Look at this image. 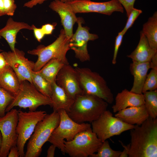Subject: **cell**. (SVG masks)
I'll return each instance as SVG.
<instances>
[{"mask_svg":"<svg viewBox=\"0 0 157 157\" xmlns=\"http://www.w3.org/2000/svg\"><path fill=\"white\" fill-rule=\"evenodd\" d=\"M129 157H157V119L150 117L130 130Z\"/></svg>","mask_w":157,"mask_h":157,"instance_id":"obj_1","label":"cell"},{"mask_svg":"<svg viewBox=\"0 0 157 157\" xmlns=\"http://www.w3.org/2000/svg\"><path fill=\"white\" fill-rule=\"evenodd\" d=\"M108 106V103L102 99L92 94L83 93L76 97L67 114L78 123H92L107 110Z\"/></svg>","mask_w":157,"mask_h":157,"instance_id":"obj_2","label":"cell"},{"mask_svg":"<svg viewBox=\"0 0 157 157\" xmlns=\"http://www.w3.org/2000/svg\"><path fill=\"white\" fill-rule=\"evenodd\" d=\"M60 122L59 113L54 111L47 114L42 120L38 122L29 139L24 157H39L41 154L43 146L48 141Z\"/></svg>","mask_w":157,"mask_h":157,"instance_id":"obj_3","label":"cell"},{"mask_svg":"<svg viewBox=\"0 0 157 157\" xmlns=\"http://www.w3.org/2000/svg\"><path fill=\"white\" fill-rule=\"evenodd\" d=\"M69 49V40L64 29H62L58 37L50 44L47 46L40 44L36 48L28 51V54L38 56L33 71L35 72L39 71L48 61L53 59H57L69 64L66 55Z\"/></svg>","mask_w":157,"mask_h":157,"instance_id":"obj_4","label":"cell"},{"mask_svg":"<svg viewBox=\"0 0 157 157\" xmlns=\"http://www.w3.org/2000/svg\"><path fill=\"white\" fill-rule=\"evenodd\" d=\"M78 80L83 93L92 94L112 104L113 94L104 79L98 73L85 67H76Z\"/></svg>","mask_w":157,"mask_h":157,"instance_id":"obj_5","label":"cell"},{"mask_svg":"<svg viewBox=\"0 0 157 157\" xmlns=\"http://www.w3.org/2000/svg\"><path fill=\"white\" fill-rule=\"evenodd\" d=\"M52 105L51 98L41 93L33 85L26 80L21 83L18 91L6 109V112L16 106L35 111L40 106L49 105L51 107Z\"/></svg>","mask_w":157,"mask_h":157,"instance_id":"obj_6","label":"cell"},{"mask_svg":"<svg viewBox=\"0 0 157 157\" xmlns=\"http://www.w3.org/2000/svg\"><path fill=\"white\" fill-rule=\"evenodd\" d=\"M64 142L65 153L71 157H90L102 143L91 127L78 133L72 140Z\"/></svg>","mask_w":157,"mask_h":157,"instance_id":"obj_7","label":"cell"},{"mask_svg":"<svg viewBox=\"0 0 157 157\" xmlns=\"http://www.w3.org/2000/svg\"><path fill=\"white\" fill-rule=\"evenodd\" d=\"M58 112L60 116L59 124L52 132L48 141L55 145L65 155L64 140L67 141L72 140L78 133L91 128V125L75 122L64 109L60 110Z\"/></svg>","mask_w":157,"mask_h":157,"instance_id":"obj_8","label":"cell"},{"mask_svg":"<svg viewBox=\"0 0 157 157\" xmlns=\"http://www.w3.org/2000/svg\"><path fill=\"white\" fill-rule=\"evenodd\" d=\"M91 124L92 131L102 142L112 137L131 129L135 126L113 116L111 112L107 110Z\"/></svg>","mask_w":157,"mask_h":157,"instance_id":"obj_9","label":"cell"},{"mask_svg":"<svg viewBox=\"0 0 157 157\" xmlns=\"http://www.w3.org/2000/svg\"><path fill=\"white\" fill-rule=\"evenodd\" d=\"M47 114L40 110L23 112L18 111V121L16 127L18 135L16 146L20 157H24V147L27 141L33 133L38 123L42 120Z\"/></svg>","mask_w":157,"mask_h":157,"instance_id":"obj_10","label":"cell"},{"mask_svg":"<svg viewBox=\"0 0 157 157\" xmlns=\"http://www.w3.org/2000/svg\"><path fill=\"white\" fill-rule=\"evenodd\" d=\"M18 121V110L13 108L0 117V131L2 141L0 157L8 156L10 148L16 145L18 135L16 127Z\"/></svg>","mask_w":157,"mask_h":157,"instance_id":"obj_11","label":"cell"},{"mask_svg":"<svg viewBox=\"0 0 157 157\" xmlns=\"http://www.w3.org/2000/svg\"><path fill=\"white\" fill-rule=\"evenodd\" d=\"M83 21L82 18H78L76 22L78 24L77 29L69 40L70 49L74 51L76 58L81 62L89 61L90 60V56L87 49L88 42L94 40L99 38L97 34L90 33L89 27L82 26V24Z\"/></svg>","mask_w":157,"mask_h":157,"instance_id":"obj_12","label":"cell"},{"mask_svg":"<svg viewBox=\"0 0 157 157\" xmlns=\"http://www.w3.org/2000/svg\"><path fill=\"white\" fill-rule=\"evenodd\" d=\"M75 13H95L108 15L115 12L123 13L124 8L117 0L96 2L91 0H74L67 2Z\"/></svg>","mask_w":157,"mask_h":157,"instance_id":"obj_13","label":"cell"},{"mask_svg":"<svg viewBox=\"0 0 157 157\" xmlns=\"http://www.w3.org/2000/svg\"><path fill=\"white\" fill-rule=\"evenodd\" d=\"M1 53L15 73L20 83L26 80L32 84L31 74L35 63L26 58L23 51L16 48L14 51H3Z\"/></svg>","mask_w":157,"mask_h":157,"instance_id":"obj_14","label":"cell"},{"mask_svg":"<svg viewBox=\"0 0 157 157\" xmlns=\"http://www.w3.org/2000/svg\"><path fill=\"white\" fill-rule=\"evenodd\" d=\"M56 82L71 98L75 99L83 93L81 87L76 71L69 64L64 65L58 73Z\"/></svg>","mask_w":157,"mask_h":157,"instance_id":"obj_15","label":"cell"},{"mask_svg":"<svg viewBox=\"0 0 157 157\" xmlns=\"http://www.w3.org/2000/svg\"><path fill=\"white\" fill-rule=\"evenodd\" d=\"M49 7L59 16L66 35L69 40L73 34V26L78 20L76 14L67 2L59 0L53 1L50 3Z\"/></svg>","mask_w":157,"mask_h":157,"instance_id":"obj_16","label":"cell"},{"mask_svg":"<svg viewBox=\"0 0 157 157\" xmlns=\"http://www.w3.org/2000/svg\"><path fill=\"white\" fill-rule=\"evenodd\" d=\"M144 104L143 93L137 94L124 89L117 94L115 98V103L112 108L113 112L115 113L129 107L138 106Z\"/></svg>","mask_w":157,"mask_h":157,"instance_id":"obj_17","label":"cell"},{"mask_svg":"<svg viewBox=\"0 0 157 157\" xmlns=\"http://www.w3.org/2000/svg\"><path fill=\"white\" fill-rule=\"evenodd\" d=\"M115 116L127 124L140 125L149 117L144 104L138 106L130 107L117 112Z\"/></svg>","mask_w":157,"mask_h":157,"instance_id":"obj_18","label":"cell"},{"mask_svg":"<svg viewBox=\"0 0 157 157\" xmlns=\"http://www.w3.org/2000/svg\"><path fill=\"white\" fill-rule=\"evenodd\" d=\"M22 29L33 30V29L32 26L28 24L15 21L11 17L8 19L5 26L0 29V37L3 38L6 40L11 51H15L17 35Z\"/></svg>","mask_w":157,"mask_h":157,"instance_id":"obj_19","label":"cell"},{"mask_svg":"<svg viewBox=\"0 0 157 157\" xmlns=\"http://www.w3.org/2000/svg\"><path fill=\"white\" fill-rule=\"evenodd\" d=\"M140 34V39L138 45L135 50L127 56L131 59L132 62H150L154 56L157 53V50L151 47L142 31Z\"/></svg>","mask_w":157,"mask_h":157,"instance_id":"obj_20","label":"cell"},{"mask_svg":"<svg viewBox=\"0 0 157 157\" xmlns=\"http://www.w3.org/2000/svg\"><path fill=\"white\" fill-rule=\"evenodd\" d=\"M150 68L149 62L138 63L134 62L130 64V72L134 77V81L131 91L138 94H142L143 87L149 69Z\"/></svg>","mask_w":157,"mask_h":157,"instance_id":"obj_21","label":"cell"},{"mask_svg":"<svg viewBox=\"0 0 157 157\" xmlns=\"http://www.w3.org/2000/svg\"><path fill=\"white\" fill-rule=\"evenodd\" d=\"M51 99L53 111L58 112L64 109L67 113L70 111L74 99L70 97L56 81L52 84V94Z\"/></svg>","mask_w":157,"mask_h":157,"instance_id":"obj_22","label":"cell"},{"mask_svg":"<svg viewBox=\"0 0 157 157\" xmlns=\"http://www.w3.org/2000/svg\"><path fill=\"white\" fill-rule=\"evenodd\" d=\"M20 84L15 73L10 66L0 72V86L14 95L18 91Z\"/></svg>","mask_w":157,"mask_h":157,"instance_id":"obj_23","label":"cell"},{"mask_svg":"<svg viewBox=\"0 0 157 157\" xmlns=\"http://www.w3.org/2000/svg\"><path fill=\"white\" fill-rule=\"evenodd\" d=\"M66 64L59 59H52L46 63L39 71L35 72L52 84L56 81V76L60 69Z\"/></svg>","mask_w":157,"mask_h":157,"instance_id":"obj_24","label":"cell"},{"mask_svg":"<svg viewBox=\"0 0 157 157\" xmlns=\"http://www.w3.org/2000/svg\"><path fill=\"white\" fill-rule=\"evenodd\" d=\"M142 31L152 48L157 50V12L149 18L143 25Z\"/></svg>","mask_w":157,"mask_h":157,"instance_id":"obj_25","label":"cell"},{"mask_svg":"<svg viewBox=\"0 0 157 157\" xmlns=\"http://www.w3.org/2000/svg\"><path fill=\"white\" fill-rule=\"evenodd\" d=\"M31 75L32 84L35 88L44 96L51 98L52 83L33 71Z\"/></svg>","mask_w":157,"mask_h":157,"instance_id":"obj_26","label":"cell"},{"mask_svg":"<svg viewBox=\"0 0 157 157\" xmlns=\"http://www.w3.org/2000/svg\"><path fill=\"white\" fill-rule=\"evenodd\" d=\"M144 105L149 116L153 118L157 117V90L147 91L142 93Z\"/></svg>","mask_w":157,"mask_h":157,"instance_id":"obj_27","label":"cell"},{"mask_svg":"<svg viewBox=\"0 0 157 157\" xmlns=\"http://www.w3.org/2000/svg\"><path fill=\"white\" fill-rule=\"evenodd\" d=\"M97 153L90 157H119L122 151L113 150L107 140L103 142L98 149Z\"/></svg>","mask_w":157,"mask_h":157,"instance_id":"obj_28","label":"cell"},{"mask_svg":"<svg viewBox=\"0 0 157 157\" xmlns=\"http://www.w3.org/2000/svg\"><path fill=\"white\" fill-rule=\"evenodd\" d=\"M14 95L0 86V117L5 115L6 109L13 99Z\"/></svg>","mask_w":157,"mask_h":157,"instance_id":"obj_29","label":"cell"},{"mask_svg":"<svg viewBox=\"0 0 157 157\" xmlns=\"http://www.w3.org/2000/svg\"><path fill=\"white\" fill-rule=\"evenodd\" d=\"M157 88V69H151L147 74L142 90V93L154 90Z\"/></svg>","mask_w":157,"mask_h":157,"instance_id":"obj_30","label":"cell"},{"mask_svg":"<svg viewBox=\"0 0 157 157\" xmlns=\"http://www.w3.org/2000/svg\"><path fill=\"white\" fill-rule=\"evenodd\" d=\"M142 12V11L140 9L134 8L133 9L128 17L125 26L122 31L124 34L127 31L132 27L136 19Z\"/></svg>","mask_w":157,"mask_h":157,"instance_id":"obj_31","label":"cell"},{"mask_svg":"<svg viewBox=\"0 0 157 157\" xmlns=\"http://www.w3.org/2000/svg\"><path fill=\"white\" fill-rule=\"evenodd\" d=\"M124 34L122 31L119 32L118 35L116 37L114 46V49L112 63L115 64L117 62V58L119 48L121 46Z\"/></svg>","mask_w":157,"mask_h":157,"instance_id":"obj_32","label":"cell"},{"mask_svg":"<svg viewBox=\"0 0 157 157\" xmlns=\"http://www.w3.org/2000/svg\"><path fill=\"white\" fill-rule=\"evenodd\" d=\"M6 15L13 16L17 8L14 0H3Z\"/></svg>","mask_w":157,"mask_h":157,"instance_id":"obj_33","label":"cell"},{"mask_svg":"<svg viewBox=\"0 0 157 157\" xmlns=\"http://www.w3.org/2000/svg\"><path fill=\"white\" fill-rule=\"evenodd\" d=\"M125 9L127 17L134 7L135 0H117Z\"/></svg>","mask_w":157,"mask_h":157,"instance_id":"obj_34","label":"cell"},{"mask_svg":"<svg viewBox=\"0 0 157 157\" xmlns=\"http://www.w3.org/2000/svg\"><path fill=\"white\" fill-rule=\"evenodd\" d=\"M31 26L35 37L38 41L40 42L45 35L41 28H37L34 25H32Z\"/></svg>","mask_w":157,"mask_h":157,"instance_id":"obj_35","label":"cell"},{"mask_svg":"<svg viewBox=\"0 0 157 157\" xmlns=\"http://www.w3.org/2000/svg\"><path fill=\"white\" fill-rule=\"evenodd\" d=\"M56 24H46L43 25L41 28L45 35H49L52 34V32L55 28Z\"/></svg>","mask_w":157,"mask_h":157,"instance_id":"obj_36","label":"cell"},{"mask_svg":"<svg viewBox=\"0 0 157 157\" xmlns=\"http://www.w3.org/2000/svg\"><path fill=\"white\" fill-rule=\"evenodd\" d=\"M47 0H31L24 3L23 6L32 8L37 4H41Z\"/></svg>","mask_w":157,"mask_h":157,"instance_id":"obj_37","label":"cell"},{"mask_svg":"<svg viewBox=\"0 0 157 157\" xmlns=\"http://www.w3.org/2000/svg\"><path fill=\"white\" fill-rule=\"evenodd\" d=\"M8 157H18L19 156V153L16 145L12 147L10 149Z\"/></svg>","mask_w":157,"mask_h":157,"instance_id":"obj_38","label":"cell"},{"mask_svg":"<svg viewBox=\"0 0 157 157\" xmlns=\"http://www.w3.org/2000/svg\"><path fill=\"white\" fill-rule=\"evenodd\" d=\"M124 149L122 152L119 157H127L129 156V152L130 149V144L126 145H125L122 141H119Z\"/></svg>","mask_w":157,"mask_h":157,"instance_id":"obj_39","label":"cell"},{"mask_svg":"<svg viewBox=\"0 0 157 157\" xmlns=\"http://www.w3.org/2000/svg\"><path fill=\"white\" fill-rule=\"evenodd\" d=\"M8 66L3 56L1 53H0V72Z\"/></svg>","mask_w":157,"mask_h":157,"instance_id":"obj_40","label":"cell"},{"mask_svg":"<svg viewBox=\"0 0 157 157\" xmlns=\"http://www.w3.org/2000/svg\"><path fill=\"white\" fill-rule=\"evenodd\" d=\"M56 147L53 144H52L49 147L47 151V157H53Z\"/></svg>","mask_w":157,"mask_h":157,"instance_id":"obj_41","label":"cell"},{"mask_svg":"<svg viewBox=\"0 0 157 157\" xmlns=\"http://www.w3.org/2000/svg\"><path fill=\"white\" fill-rule=\"evenodd\" d=\"M149 62L150 68L157 69V53L154 56Z\"/></svg>","mask_w":157,"mask_h":157,"instance_id":"obj_42","label":"cell"},{"mask_svg":"<svg viewBox=\"0 0 157 157\" xmlns=\"http://www.w3.org/2000/svg\"><path fill=\"white\" fill-rule=\"evenodd\" d=\"M6 15L3 0H0V16Z\"/></svg>","mask_w":157,"mask_h":157,"instance_id":"obj_43","label":"cell"},{"mask_svg":"<svg viewBox=\"0 0 157 157\" xmlns=\"http://www.w3.org/2000/svg\"><path fill=\"white\" fill-rule=\"evenodd\" d=\"M2 138L1 133L0 131V149L1 148L2 144Z\"/></svg>","mask_w":157,"mask_h":157,"instance_id":"obj_44","label":"cell"},{"mask_svg":"<svg viewBox=\"0 0 157 157\" xmlns=\"http://www.w3.org/2000/svg\"><path fill=\"white\" fill-rule=\"evenodd\" d=\"M62 1L63 2H67L69 1H71L74 0H59Z\"/></svg>","mask_w":157,"mask_h":157,"instance_id":"obj_45","label":"cell"},{"mask_svg":"<svg viewBox=\"0 0 157 157\" xmlns=\"http://www.w3.org/2000/svg\"><path fill=\"white\" fill-rule=\"evenodd\" d=\"M2 51V50H1V49H0V51Z\"/></svg>","mask_w":157,"mask_h":157,"instance_id":"obj_46","label":"cell"}]
</instances>
